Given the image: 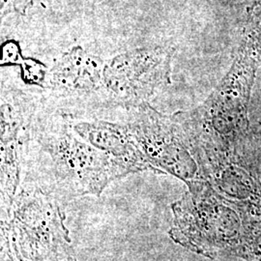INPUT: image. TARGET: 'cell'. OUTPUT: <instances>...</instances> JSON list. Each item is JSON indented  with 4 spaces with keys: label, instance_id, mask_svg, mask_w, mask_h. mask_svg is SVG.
<instances>
[{
    "label": "cell",
    "instance_id": "cell-1",
    "mask_svg": "<svg viewBox=\"0 0 261 261\" xmlns=\"http://www.w3.org/2000/svg\"><path fill=\"white\" fill-rule=\"evenodd\" d=\"M130 174L120 162L80 137L63 113L40 103L32 122L22 181L34 183L60 203L100 196Z\"/></svg>",
    "mask_w": 261,
    "mask_h": 261
},
{
    "label": "cell",
    "instance_id": "cell-2",
    "mask_svg": "<svg viewBox=\"0 0 261 261\" xmlns=\"http://www.w3.org/2000/svg\"><path fill=\"white\" fill-rule=\"evenodd\" d=\"M40 103L17 89L1 94V222L11 210L24 175L30 129Z\"/></svg>",
    "mask_w": 261,
    "mask_h": 261
},
{
    "label": "cell",
    "instance_id": "cell-3",
    "mask_svg": "<svg viewBox=\"0 0 261 261\" xmlns=\"http://www.w3.org/2000/svg\"><path fill=\"white\" fill-rule=\"evenodd\" d=\"M169 60L160 48L132 50L115 56L105 66L103 91L109 106L127 111L149 103L168 80Z\"/></svg>",
    "mask_w": 261,
    "mask_h": 261
},
{
    "label": "cell",
    "instance_id": "cell-4",
    "mask_svg": "<svg viewBox=\"0 0 261 261\" xmlns=\"http://www.w3.org/2000/svg\"><path fill=\"white\" fill-rule=\"evenodd\" d=\"M105 66L100 58L74 47L56 60L43 84L56 99L83 100L99 95L109 105L103 91Z\"/></svg>",
    "mask_w": 261,
    "mask_h": 261
},
{
    "label": "cell",
    "instance_id": "cell-5",
    "mask_svg": "<svg viewBox=\"0 0 261 261\" xmlns=\"http://www.w3.org/2000/svg\"><path fill=\"white\" fill-rule=\"evenodd\" d=\"M127 122L142 153L157 171L166 170L181 174L187 167L183 151L180 149L168 120L143 103L128 110Z\"/></svg>",
    "mask_w": 261,
    "mask_h": 261
},
{
    "label": "cell",
    "instance_id": "cell-6",
    "mask_svg": "<svg viewBox=\"0 0 261 261\" xmlns=\"http://www.w3.org/2000/svg\"><path fill=\"white\" fill-rule=\"evenodd\" d=\"M75 133L96 148L120 162L132 173L142 171L158 172L142 153L132 134L127 120L63 113Z\"/></svg>",
    "mask_w": 261,
    "mask_h": 261
}]
</instances>
